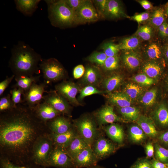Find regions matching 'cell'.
I'll list each match as a JSON object with an SVG mask.
<instances>
[{
  "instance_id": "1",
  "label": "cell",
  "mask_w": 168,
  "mask_h": 168,
  "mask_svg": "<svg viewBox=\"0 0 168 168\" xmlns=\"http://www.w3.org/2000/svg\"><path fill=\"white\" fill-rule=\"evenodd\" d=\"M51 133L47 122L39 118L25 103L0 113V156L13 163L32 162L34 145L41 136Z\"/></svg>"
},
{
  "instance_id": "2",
  "label": "cell",
  "mask_w": 168,
  "mask_h": 168,
  "mask_svg": "<svg viewBox=\"0 0 168 168\" xmlns=\"http://www.w3.org/2000/svg\"><path fill=\"white\" fill-rule=\"evenodd\" d=\"M41 55L29 45L19 42L12 50L9 65L15 77L34 76L40 73Z\"/></svg>"
},
{
  "instance_id": "3",
  "label": "cell",
  "mask_w": 168,
  "mask_h": 168,
  "mask_svg": "<svg viewBox=\"0 0 168 168\" xmlns=\"http://www.w3.org/2000/svg\"><path fill=\"white\" fill-rule=\"evenodd\" d=\"M48 18L54 26H67L77 23L76 12L70 8L64 0H46Z\"/></svg>"
},
{
  "instance_id": "4",
  "label": "cell",
  "mask_w": 168,
  "mask_h": 168,
  "mask_svg": "<svg viewBox=\"0 0 168 168\" xmlns=\"http://www.w3.org/2000/svg\"><path fill=\"white\" fill-rule=\"evenodd\" d=\"M50 133L39 138L35 142L32 150V162L46 168L48 159L54 146L49 136Z\"/></svg>"
},
{
  "instance_id": "5",
  "label": "cell",
  "mask_w": 168,
  "mask_h": 168,
  "mask_svg": "<svg viewBox=\"0 0 168 168\" xmlns=\"http://www.w3.org/2000/svg\"><path fill=\"white\" fill-rule=\"evenodd\" d=\"M39 67L43 78L47 83L57 82L67 77V72L65 68L55 58L42 59Z\"/></svg>"
},
{
  "instance_id": "6",
  "label": "cell",
  "mask_w": 168,
  "mask_h": 168,
  "mask_svg": "<svg viewBox=\"0 0 168 168\" xmlns=\"http://www.w3.org/2000/svg\"><path fill=\"white\" fill-rule=\"evenodd\" d=\"M74 126L78 134L91 147L99 137L96 124L94 119L89 115L83 116L75 121Z\"/></svg>"
},
{
  "instance_id": "7",
  "label": "cell",
  "mask_w": 168,
  "mask_h": 168,
  "mask_svg": "<svg viewBox=\"0 0 168 168\" xmlns=\"http://www.w3.org/2000/svg\"><path fill=\"white\" fill-rule=\"evenodd\" d=\"M74 168L73 161L65 148L54 145L46 167Z\"/></svg>"
},
{
  "instance_id": "8",
  "label": "cell",
  "mask_w": 168,
  "mask_h": 168,
  "mask_svg": "<svg viewBox=\"0 0 168 168\" xmlns=\"http://www.w3.org/2000/svg\"><path fill=\"white\" fill-rule=\"evenodd\" d=\"M47 94L43 96L44 102L48 104L63 114L70 116L71 107L69 102L56 91H46Z\"/></svg>"
},
{
  "instance_id": "9",
  "label": "cell",
  "mask_w": 168,
  "mask_h": 168,
  "mask_svg": "<svg viewBox=\"0 0 168 168\" xmlns=\"http://www.w3.org/2000/svg\"><path fill=\"white\" fill-rule=\"evenodd\" d=\"M47 83L44 82L38 84L33 83L29 89L23 95L24 103L30 108L33 109L41 103L43 100L45 89L48 86Z\"/></svg>"
},
{
  "instance_id": "10",
  "label": "cell",
  "mask_w": 168,
  "mask_h": 168,
  "mask_svg": "<svg viewBox=\"0 0 168 168\" xmlns=\"http://www.w3.org/2000/svg\"><path fill=\"white\" fill-rule=\"evenodd\" d=\"M55 91L73 105H81L76 99V95L79 90L78 86L74 82L63 81L55 86Z\"/></svg>"
},
{
  "instance_id": "11",
  "label": "cell",
  "mask_w": 168,
  "mask_h": 168,
  "mask_svg": "<svg viewBox=\"0 0 168 168\" xmlns=\"http://www.w3.org/2000/svg\"><path fill=\"white\" fill-rule=\"evenodd\" d=\"M99 160L91 147L81 151L73 160L74 168H91L96 165Z\"/></svg>"
},
{
  "instance_id": "12",
  "label": "cell",
  "mask_w": 168,
  "mask_h": 168,
  "mask_svg": "<svg viewBox=\"0 0 168 168\" xmlns=\"http://www.w3.org/2000/svg\"><path fill=\"white\" fill-rule=\"evenodd\" d=\"M75 12L77 23L93 22L99 19L98 13L90 0H86Z\"/></svg>"
},
{
  "instance_id": "13",
  "label": "cell",
  "mask_w": 168,
  "mask_h": 168,
  "mask_svg": "<svg viewBox=\"0 0 168 168\" xmlns=\"http://www.w3.org/2000/svg\"><path fill=\"white\" fill-rule=\"evenodd\" d=\"M91 147L99 160L113 153L116 149L115 146L109 140L99 137L93 143Z\"/></svg>"
},
{
  "instance_id": "14",
  "label": "cell",
  "mask_w": 168,
  "mask_h": 168,
  "mask_svg": "<svg viewBox=\"0 0 168 168\" xmlns=\"http://www.w3.org/2000/svg\"><path fill=\"white\" fill-rule=\"evenodd\" d=\"M96 118L98 124L100 125L117 122H126L115 114L112 106L108 105L103 107L97 111Z\"/></svg>"
},
{
  "instance_id": "15",
  "label": "cell",
  "mask_w": 168,
  "mask_h": 168,
  "mask_svg": "<svg viewBox=\"0 0 168 168\" xmlns=\"http://www.w3.org/2000/svg\"><path fill=\"white\" fill-rule=\"evenodd\" d=\"M51 133L60 134L65 133L73 127L69 119L61 115L47 122Z\"/></svg>"
},
{
  "instance_id": "16",
  "label": "cell",
  "mask_w": 168,
  "mask_h": 168,
  "mask_svg": "<svg viewBox=\"0 0 168 168\" xmlns=\"http://www.w3.org/2000/svg\"><path fill=\"white\" fill-rule=\"evenodd\" d=\"M33 109L37 117L46 122L62 114L60 112L44 102L37 105Z\"/></svg>"
},
{
  "instance_id": "17",
  "label": "cell",
  "mask_w": 168,
  "mask_h": 168,
  "mask_svg": "<svg viewBox=\"0 0 168 168\" xmlns=\"http://www.w3.org/2000/svg\"><path fill=\"white\" fill-rule=\"evenodd\" d=\"M105 17L111 19L129 18L125 12L121 2L117 0H108Z\"/></svg>"
},
{
  "instance_id": "18",
  "label": "cell",
  "mask_w": 168,
  "mask_h": 168,
  "mask_svg": "<svg viewBox=\"0 0 168 168\" xmlns=\"http://www.w3.org/2000/svg\"><path fill=\"white\" fill-rule=\"evenodd\" d=\"M143 48V53L149 61H157L163 55V48L158 41H150Z\"/></svg>"
},
{
  "instance_id": "19",
  "label": "cell",
  "mask_w": 168,
  "mask_h": 168,
  "mask_svg": "<svg viewBox=\"0 0 168 168\" xmlns=\"http://www.w3.org/2000/svg\"><path fill=\"white\" fill-rule=\"evenodd\" d=\"M78 134L75 128L73 127L65 133L57 134L51 132L49 136L54 145L65 148Z\"/></svg>"
},
{
  "instance_id": "20",
  "label": "cell",
  "mask_w": 168,
  "mask_h": 168,
  "mask_svg": "<svg viewBox=\"0 0 168 168\" xmlns=\"http://www.w3.org/2000/svg\"><path fill=\"white\" fill-rule=\"evenodd\" d=\"M89 146H91L78 134L65 149L73 161L81 151Z\"/></svg>"
},
{
  "instance_id": "21",
  "label": "cell",
  "mask_w": 168,
  "mask_h": 168,
  "mask_svg": "<svg viewBox=\"0 0 168 168\" xmlns=\"http://www.w3.org/2000/svg\"><path fill=\"white\" fill-rule=\"evenodd\" d=\"M39 0H15L18 11L27 16H31L37 9Z\"/></svg>"
},
{
  "instance_id": "22",
  "label": "cell",
  "mask_w": 168,
  "mask_h": 168,
  "mask_svg": "<svg viewBox=\"0 0 168 168\" xmlns=\"http://www.w3.org/2000/svg\"><path fill=\"white\" fill-rule=\"evenodd\" d=\"M101 78V75L99 70L95 67L89 66L85 69L82 81L85 85L94 86L99 83Z\"/></svg>"
},
{
  "instance_id": "23",
  "label": "cell",
  "mask_w": 168,
  "mask_h": 168,
  "mask_svg": "<svg viewBox=\"0 0 168 168\" xmlns=\"http://www.w3.org/2000/svg\"><path fill=\"white\" fill-rule=\"evenodd\" d=\"M136 122L138 125L148 137L154 138L157 135L158 131L154 123L150 118L144 115H140Z\"/></svg>"
},
{
  "instance_id": "24",
  "label": "cell",
  "mask_w": 168,
  "mask_h": 168,
  "mask_svg": "<svg viewBox=\"0 0 168 168\" xmlns=\"http://www.w3.org/2000/svg\"><path fill=\"white\" fill-rule=\"evenodd\" d=\"M122 58L124 65L128 69L134 70L141 64V59L139 54L136 51H124Z\"/></svg>"
},
{
  "instance_id": "25",
  "label": "cell",
  "mask_w": 168,
  "mask_h": 168,
  "mask_svg": "<svg viewBox=\"0 0 168 168\" xmlns=\"http://www.w3.org/2000/svg\"><path fill=\"white\" fill-rule=\"evenodd\" d=\"M141 40L134 35L122 39L118 44L120 50L124 51H136L140 49Z\"/></svg>"
},
{
  "instance_id": "26",
  "label": "cell",
  "mask_w": 168,
  "mask_h": 168,
  "mask_svg": "<svg viewBox=\"0 0 168 168\" xmlns=\"http://www.w3.org/2000/svg\"><path fill=\"white\" fill-rule=\"evenodd\" d=\"M105 130L108 136L113 141L119 143L123 142L124 134L122 128L119 125L111 124L105 128Z\"/></svg>"
},
{
  "instance_id": "27",
  "label": "cell",
  "mask_w": 168,
  "mask_h": 168,
  "mask_svg": "<svg viewBox=\"0 0 168 168\" xmlns=\"http://www.w3.org/2000/svg\"><path fill=\"white\" fill-rule=\"evenodd\" d=\"M108 99L110 102L118 107L131 106L132 103V100L124 92L111 93Z\"/></svg>"
},
{
  "instance_id": "28",
  "label": "cell",
  "mask_w": 168,
  "mask_h": 168,
  "mask_svg": "<svg viewBox=\"0 0 168 168\" xmlns=\"http://www.w3.org/2000/svg\"><path fill=\"white\" fill-rule=\"evenodd\" d=\"M165 12L162 8L158 7L155 9L151 14L148 21V25L154 29L158 28L165 21Z\"/></svg>"
},
{
  "instance_id": "29",
  "label": "cell",
  "mask_w": 168,
  "mask_h": 168,
  "mask_svg": "<svg viewBox=\"0 0 168 168\" xmlns=\"http://www.w3.org/2000/svg\"><path fill=\"white\" fill-rule=\"evenodd\" d=\"M41 75L36 76H20L15 77L16 83L12 87H19L22 89L25 92L30 87L32 84L37 82L40 80Z\"/></svg>"
},
{
  "instance_id": "30",
  "label": "cell",
  "mask_w": 168,
  "mask_h": 168,
  "mask_svg": "<svg viewBox=\"0 0 168 168\" xmlns=\"http://www.w3.org/2000/svg\"><path fill=\"white\" fill-rule=\"evenodd\" d=\"M123 80V78L121 75L115 74L106 78L103 81L102 84L107 91L111 92L119 86Z\"/></svg>"
},
{
  "instance_id": "31",
  "label": "cell",
  "mask_w": 168,
  "mask_h": 168,
  "mask_svg": "<svg viewBox=\"0 0 168 168\" xmlns=\"http://www.w3.org/2000/svg\"><path fill=\"white\" fill-rule=\"evenodd\" d=\"M142 70L144 73L152 78L159 76L161 73V67L156 61H149L143 66Z\"/></svg>"
},
{
  "instance_id": "32",
  "label": "cell",
  "mask_w": 168,
  "mask_h": 168,
  "mask_svg": "<svg viewBox=\"0 0 168 168\" xmlns=\"http://www.w3.org/2000/svg\"><path fill=\"white\" fill-rule=\"evenodd\" d=\"M118 110L123 117L132 121H137L140 116L139 110L134 107L129 106L118 107Z\"/></svg>"
},
{
  "instance_id": "33",
  "label": "cell",
  "mask_w": 168,
  "mask_h": 168,
  "mask_svg": "<svg viewBox=\"0 0 168 168\" xmlns=\"http://www.w3.org/2000/svg\"><path fill=\"white\" fill-rule=\"evenodd\" d=\"M0 168H46L37 165L33 162L24 165L15 164L8 159L0 157Z\"/></svg>"
},
{
  "instance_id": "34",
  "label": "cell",
  "mask_w": 168,
  "mask_h": 168,
  "mask_svg": "<svg viewBox=\"0 0 168 168\" xmlns=\"http://www.w3.org/2000/svg\"><path fill=\"white\" fill-rule=\"evenodd\" d=\"M141 40L150 41L154 35V29L148 25H144L139 27L135 34Z\"/></svg>"
},
{
  "instance_id": "35",
  "label": "cell",
  "mask_w": 168,
  "mask_h": 168,
  "mask_svg": "<svg viewBox=\"0 0 168 168\" xmlns=\"http://www.w3.org/2000/svg\"><path fill=\"white\" fill-rule=\"evenodd\" d=\"M129 133L131 140L136 143L142 142L146 139L147 135L138 125L131 126L129 128Z\"/></svg>"
},
{
  "instance_id": "36",
  "label": "cell",
  "mask_w": 168,
  "mask_h": 168,
  "mask_svg": "<svg viewBox=\"0 0 168 168\" xmlns=\"http://www.w3.org/2000/svg\"><path fill=\"white\" fill-rule=\"evenodd\" d=\"M123 92L131 99H135L141 94L142 92V88L138 85L133 83H129L125 86Z\"/></svg>"
},
{
  "instance_id": "37",
  "label": "cell",
  "mask_w": 168,
  "mask_h": 168,
  "mask_svg": "<svg viewBox=\"0 0 168 168\" xmlns=\"http://www.w3.org/2000/svg\"><path fill=\"white\" fill-rule=\"evenodd\" d=\"M156 117L159 123L162 126H168V110L164 104H161L155 112Z\"/></svg>"
},
{
  "instance_id": "38",
  "label": "cell",
  "mask_w": 168,
  "mask_h": 168,
  "mask_svg": "<svg viewBox=\"0 0 168 168\" xmlns=\"http://www.w3.org/2000/svg\"><path fill=\"white\" fill-rule=\"evenodd\" d=\"M157 95V91L153 88L146 92L142 97L140 102L147 106H151L155 103Z\"/></svg>"
},
{
  "instance_id": "39",
  "label": "cell",
  "mask_w": 168,
  "mask_h": 168,
  "mask_svg": "<svg viewBox=\"0 0 168 168\" xmlns=\"http://www.w3.org/2000/svg\"><path fill=\"white\" fill-rule=\"evenodd\" d=\"M101 49L108 57H113L117 55L120 50L118 44H116L111 42H108L103 44L101 46Z\"/></svg>"
},
{
  "instance_id": "40",
  "label": "cell",
  "mask_w": 168,
  "mask_h": 168,
  "mask_svg": "<svg viewBox=\"0 0 168 168\" xmlns=\"http://www.w3.org/2000/svg\"><path fill=\"white\" fill-rule=\"evenodd\" d=\"M15 106L12 100L11 94H8L0 98V113L10 110Z\"/></svg>"
},
{
  "instance_id": "41",
  "label": "cell",
  "mask_w": 168,
  "mask_h": 168,
  "mask_svg": "<svg viewBox=\"0 0 168 168\" xmlns=\"http://www.w3.org/2000/svg\"><path fill=\"white\" fill-rule=\"evenodd\" d=\"M107 56L103 52H95L87 58L89 62L102 66Z\"/></svg>"
},
{
  "instance_id": "42",
  "label": "cell",
  "mask_w": 168,
  "mask_h": 168,
  "mask_svg": "<svg viewBox=\"0 0 168 168\" xmlns=\"http://www.w3.org/2000/svg\"><path fill=\"white\" fill-rule=\"evenodd\" d=\"M119 62V58L117 55L107 57L102 67L106 71L114 70L118 68Z\"/></svg>"
},
{
  "instance_id": "43",
  "label": "cell",
  "mask_w": 168,
  "mask_h": 168,
  "mask_svg": "<svg viewBox=\"0 0 168 168\" xmlns=\"http://www.w3.org/2000/svg\"><path fill=\"white\" fill-rule=\"evenodd\" d=\"M12 100L15 106L17 105L24 103L22 99L21 96L23 95L25 92L19 87H14L10 91Z\"/></svg>"
},
{
  "instance_id": "44",
  "label": "cell",
  "mask_w": 168,
  "mask_h": 168,
  "mask_svg": "<svg viewBox=\"0 0 168 168\" xmlns=\"http://www.w3.org/2000/svg\"><path fill=\"white\" fill-rule=\"evenodd\" d=\"M155 147V156L158 160L165 163L168 162V150L162 147L158 144H156Z\"/></svg>"
},
{
  "instance_id": "45",
  "label": "cell",
  "mask_w": 168,
  "mask_h": 168,
  "mask_svg": "<svg viewBox=\"0 0 168 168\" xmlns=\"http://www.w3.org/2000/svg\"><path fill=\"white\" fill-rule=\"evenodd\" d=\"M103 92L100 91L93 86L87 85L80 91L78 101H81L85 97L95 94H102Z\"/></svg>"
},
{
  "instance_id": "46",
  "label": "cell",
  "mask_w": 168,
  "mask_h": 168,
  "mask_svg": "<svg viewBox=\"0 0 168 168\" xmlns=\"http://www.w3.org/2000/svg\"><path fill=\"white\" fill-rule=\"evenodd\" d=\"M132 80L135 82L144 86H150L152 84L154 81L145 74H139L133 77Z\"/></svg>"
},
{
  "instance_id": "47",
  "label": "cell",
  "mask_w": 168,
  "mask_h": 168,
  "mask_svg": "<svg viewBox=\"0 0 168 168\" xmlns=\"http://www.w3.org/2000/svg\"><path fill=\"white\" fill-rule=\"evenodd\" d=\"M151 13L148 12H145L135 14L129 16V18L137 22L139 25L144 21H148L150 16Z\"/></svg>"
},
{
  "instance_id": "48",
  "label": "cell",
  "mask_w": 168,
  "mask_h": 168,
  "mask_svg": "<svg viewBox=\"0 0 168 168\" xmlns=\"http://www.w3.org/2000/svg\"><path fill=\"white\" fill-rule=\"evenodd\" d=\"M108 0H95L93 1L99 13L105 17Z\"/></svg>"
},
{
  "instance_id": "49",
  "label": "cell",
  "mask_w": 168,
  "mask_h": 168,
  "mask_svg": "<svg viewBox=\"0 0 168 168\" xmlns=\"http://www.w3.org/2000/svg\"><path fill=\"white\" fill-rule=\"evenodd\" d=\"M67 5L74 11H76L86 0H64Z\"/></svg>"
},
{
  "instance_id": "50",
  "label": "cell",
  "mask_w": 168,
  "mask_h": 168,
  "mask_svg": "<svg viewBox=\"0 0 168 168\" xmlns=\"http://www.w3.org/2000/svg\"><path fill=\"white\" fill-rule=\"evenodd\" d=\"M15 75L13 74L10 77H7L0 83V96H1L6 89L8 86L13 79L15 78Z\"/></svg>"
},
{
  "instance_id": "51",
  "label": "cell",
  "mask_w": 168,
  "mask_h": 168,
  "mask_svg": "<svg viewBox=\"0 0 168 168\" xmlns=\"http://www.w3.org/2000/svg\"><path fill=\"white\" fill-rule=\"evenodd\" d=\"M84 66L81 64L76 66L73 70V75L75 79H78L83 76L85 72Z\"/></svg>"
},
{
  "instance_id": "52",
  "label": "cell",
  "mask_w": 168,
  "mask_h": 168,
  "mask_svg": "<svg viewBox=\"0 0 168 168\" xmlns=\"http://www.w3.org/2000/svg\"><path fill=\"white\" fill-rule=\"evenodd\" d=\"M131 168H153L152 163L147 160H144L137 162Z\"/></svg>"
},
{
  "instance_id": "53",
  "label": "cell",
  "mask_w": 168,
  "mask_h": 168,
  "mask_svg": "<svg viewBox=\"0 0 168 168\" xmlns=\"http://www.w3.org/2000/svg\"><path fill=\"white\" fill-rule=\"evenodd\" d=\"M137 2L144 9L147 10H152L153 8V6L152 3L147 0H138Z\"/></svg>"
},
{
  "instance_id": "54",
  "label": "cell",
  "mask_w": 168,
  "mask_h": 168,
  "mask_svg": "<svg viewBox=\"0 0 168 168\" xmlns=\"http://www.w3.org/2000/svg\"><path fill=\"white\" fill-rule=\"evenodd\" d=\"M145 150L146 155L148 157H152L154 153V148L152 144L149 142L145 146Z\"/></svg>"
},
{
  "instance_id": "55",
  "label": "cell",
  "mask_w": 168,
  "mask_h": 168,
  "mask_svg": "<svg viewBox=\"0 0 168 168\" xmlns=\"http://www.w3.org/2000/svg\"><path fill=\"white\" fill-rule=\"evenodd\" d=\"M151 163L153 168H167L165 164L158 160H154Z\"/></svg>"
},
{
  "instance_id": "56",
  "label": "cell",
  "mask_w": 168,
  "mask_h": 168,
  "mask_svg": "<svg viewBox=\"0 0 168 168\" xmlns=\"http://www.w3.org/2000/svg\"><path fill=\"white\" fill-rule=\"evenodd\" d=\"M159 139L163 143L168 145V131L161 134Z\"/></svg>"
},
{
  "instance_id": "57",
  "label": "cell",
  "mask_w": 168,
  "mask_h": 168,
  "mask_svg": "<svg viewBox=\"0 0 168 168\" xmlns=\"http://www.w3.org/2000/svg\"><path fill=\"white\" fill-rule=\"evenodd\" d=\"M167 23L165 21L161 25H160L158 28V32L159 35L161 36L163 33H164L167 25Z\"/></svg>"
},
{
  "instance_id": "58",
  "label": "cell",
  "mask_w": 168,
  "mask_h": 168,
  "mask_svg": "<svg viewBox=\"0 0 168 168\" xmlns=\"http://www.w3.org/2000/svg\"><path fill=\"white\" fill-rule=\"evenodd\" d=\"M163 55L166 61L168 63V42L163 48Z\"/></svg>"
},
{
  "instance_id": "59",
  "label": "cell",
  "mask_w": 168,
  "mask_h": 168,
  "mask_svg": "<svg viewBox=\"0 0 168 168\" xmlns=\"http://www.w3.org/2000/svg\"><path fill=\"white\" fill-rule=\"evenodd\" d=\"M161 36L162 37H166L168 36V24L167 25L165 31Z\"/></svg>"
},
{
  "instance_id": "60",
  "label": "cell",
  "mask_w": 168,
  "mask_h": 168,
  "mask_svg": "<svg viewBox=\"0 0 168 168\" xmlns=\"http://www.w3.org/2000/svg\"><path fill=\"white\" fill-rule=\"evenodd\" d=\"M167 5L166 6V10H165V13L166 14H167V15L168 16V4H167Z\"/></svg>"
},
{
  "instance_id": "61",
  "label": "cell",
  "mask_w": 168,
  "mask_h": 168,
  "mask_svg": "<svg viewBox=\"0 0 168 168\" xmlns=\"http://www.w3.org/2000/svg\"><path fill=\"white\" fill-rule=\"evenodd\" d=\"M90 168H101L100 167H95L94 166V167H91Z\"/></svg>"
},
{
  "instance_id": "62",
  "label": "cell",
  "mask_w": 168,
  "mask_h": 168,
  "mask_svg": "<svg viewBox=\"0 0 168 168\" xmlns=\"http://www.w3.org/2000/svg\"><path fill=\"white\" fill-rule=\"evenodd\" d=\"M165 165H166V166H168V162L167 163H166V164H165Z\"/></svg>"
},
{
  "instance_id": "63",
  "label": "cell",
  "mask_w": 168,
  "mask_h": 168,
  "mask_svg": "<svg viewBox=\"0 0 168 168\" xmlns=\"http://www.w3.org/2000/svg\"><path fill=\"white\" fill-rule=\"evenodd\" d=\"M167 82H168V79Z\"/></svg>"
},
{
  "instance_id": "64",
  "label": "cell",
  "mask_w": 168,
  "mask_h": 168,
  "mask_svg": "<svg viewBox=\"0 0 168 168\" xmlns=\"http://www.w3.org/2000/svg\"><path fill=\"white\" fill-rule=\"evenodd\" d=\"M167 168H168V167Z\"/></svg>"
}]
</instances>
